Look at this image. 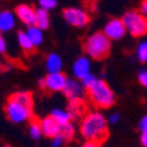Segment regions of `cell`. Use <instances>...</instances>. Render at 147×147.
Returning a JSON list of instances; mask_svg holds the SVG:
<instances>
[{
	"label": "cell",
	"instance_id": "1",
	"mask_svg": "<svg viewBox=\"0 0 147 147\" xmlns=\"http://www.w3.org/2000/svg\"><path fill=\"white\" fill-rule=\"evenodd\" d=\"M80 133L88 142H105L109 135V129L104 114H101L100 112L87 113L80 123Z\"/></svg>",
	"mask_w": 147,
	"mask_h": 147
},
{
	"label": "cell",
	"instance_id": "2",
	"mask_svg": "<svg viewBox=\"0 0 147 147\" xmlns=\"http://www.w3.org/2000/svg\"><path fill=\"white\" fill-rule=\"evenodd\" d=\"M84 50L92 59L96 61L105 59L110 53V40L104 34V32L93 33L84 43Z\"/></svg>",
	"mask_w": 147,
	"mask_h": 147
},
{
	"label": "cell",
	"instance_id": "3",
	"mask_svg": "<svg viewBox=\"0 0 147 147\" xmlns=\"http://www.w3.org/2000/svg\"><path fill=\"white\" fill-rule=\"evenodd\" d=\"M88 96L91 98L92 104L97 108L107 109L114 105L116 102V95L114 92L110 89L104 80H98L88 89Z\"/></svg>",
	"mask_w": 147,
	"mask_h": 147
},
{
	"label": "cell",
	"instance_id": "4",
	"mask_svg": "<svg viewBox=\"0 0 147 147\" xmlns=\"http://www.w3.org/2000/svg\"><path fill=\"white\" fill-rule=\"evenodd\" d=\"M126 30L133 37H143L147 34V17L142 13L130 11L122 17Z\"/></svg>",
	"mask_w": 147,
	"mask_h": 147
},
{
	"label": "cell",
	"instance_id": "5",
	"mask_svg": "<svg viewBox=\"0 0 147 147\" xmlns=\"http://www.w3.org/2000/svg\"><path fill=\"white\" fill-rule=\"evenodd\" d=\"M5 114L9 121L15 123H21L33 117V108L26 107L9 96L5 104Z\"/></svg>",
	"mask_w": 147,
	"mask_h": 147
},
{
	"label": "cell",
	"instance_id": "6",
	"mask_svg": "<svg viewBox=\"0 0 147 147\" xmlns=\"http://www.w3.org/2000/svg\"><path fill=\"white\" fill-rule=\"evenodd\" d=\"M63 18L72 26L83 28L88 25L89 22V15L80 8H66L63 11Z\"/></svg>",
	"mask_w": 147,
	"mask_h": 147
},
{
	"label": "cell",
	"instance_id": "7",
	"mask_svg": "<svg viewBox=\"0 0 147 147\" xmlns=\"http://www.w3.org/2000/svg\"><path fill=\"white\" fill-rule=\"evenodd\" d=\"M126 28L122 20L119 18H112L104 28V34L110 41H118L121 40L126 33Z\"/></svg>",
	"mask_w": 147,
	"mask_h": 147
},
{
	"label": "cell",
	"instance_id": "8",
	"mask_svg": "<svg viewBox=\"0 0 147 147\" xmlns=\"http://www.w3.org/2000/svg\"><path fill=\"white\" fill-rule=\"evenodd\" d=\"M45 80V88L46 91L50 92H58L63 91L67 83V78L63 72H57V74H49L46 78H43Z\"/></svg>",
	"mask_w": 147,
	"mask_h": 147
},
{
	"label": "cell",
	"instance_id": "9",
	"mask_svg": "<svg viewBox=\"0 0 147 147\" xmlns=\"http://www.w3.org/2000/svg\"><path fill=\"white\" fill-rule=\"evenodd\" d=\"M84 89L86 88L83 87L82 83H79L78 80L68 79L63 92H64V95H66V97L70 101H75V100H83V97H84Z\"/></svg>",
	"mask_w": 147,
	"mask_h": 147
},
{
	"label": "cell",
	"instance_id": "10",
	"mask_svg": "<svg viewBox=\"0 0 147 147\" xmlns=\"http://www.w3.org/2000/svg\"><path fill=\"white\" fill-rule=\"evenodd\" d=\"M15 12H16V16L24 24L29 25V26H34L36 25V11L32 7L26 5V4H21V5L16 7Z\"/></svg>",
	"mask_w": 147,
	"mask_h": 147
},
{
	"label": "cell",
	"instance_id": "11",
	"mask_svg": "<svg viewBox=\"0 0 147 147\" xmlns=\"http://www.w3.org/2000/svg\"><path fill=\"white\" fill-rule=\"evenodd\" d=\"M89 70H91V62H89V59L87 58V57H80V58H78L72 66L74 75H75V78H78V79H80V80L91 74Z\"/></svg>",
	"mask_w": 147,
	"mask_h": 147
},
{
	"label": "cell",
	"instance_id": "12",
	"mask_svg": "<svg viewBox=\"0 0 147 147\" xmlns=\"http://www.w3.org/2000/svg\"><path fill=\"white\" fill-rule=\"evenodd\" d=\"M41 129H42L43 135L50 138H54L55 135H58L61 133V126L51 118V116L41 119Z\"/></svg>",
	"mask_w": 147,
	"mask_h": 147
},
{
	"label": "cell",
	"instance_id": "13",
	"mask_svg": "<svg viewBox=\"0 0 147 147\" xmlns=\"http://www.w3.org/2000/svg\"><path fill=\"white\" fill-rule=\"evenodd\" d=\"M62 66H63V62H62V58L58 54L51 53V54L47 55V58H46V70L49 74L61 72Z\"/></svg>",
	"mask_w": 147,
	"mask_h": 147
},
{
	"label": "cell",
	"instance_id": "14",
	"mask_svg": "<svg viewBox=\"0 0 147 147\" xmlns=\"http://www.w3.org/2000/svg\"><path fill=\"white\" fill-rule=\"evenodd\" d=\"M16 20L12 12L9 11H1L0 12V32H9L15 28Z\"/></svg>",
	"mask_w": 147,
	"mask_h": 147
},
{
	"label": "cell",
	"instance_id": "15",
	"mask_svg": "<svg viewBox=\"0 0 147 147\" xmlns=\"http://www.w3.org/2000/svg\"><path fill=\"white\" fill-rule=\"evenodd\" d=\"M49 25H50L49 12L42 8L36 9V25H34V26L40 28L41 30H45V29L49 28Z\"/></svg>",
	"mask_w": 147,
	"mask_h": 147
},
{
	"label": "cell",
	"instance_id": "16",
	"mask_svg": "<svg viewBox=\"0 0 147 147\" xmlns=\"http://www.w3.org/2000/svg\"><path fill=\"white\" fill-rule=\"evenodd\" d=\"M51 118L54 119L59 126H64V125H67V123L71 122V118H72V117H71L68 110L54 109L51 112Z\"/></svg>",
	"mask_w": 147,
	"mask_h": 147
},
{
	"label": "cell",
	"instance_id": "17",
	"mask_svg": "<svg viewBox=\"0 0 147 147\" xmlns=\"http://www.w3.org/2000/svg\"><path fill=\"white\" fill-rule=\"evenodd\" d=\"M87 110V105L84 100H75L70 101V114L71 117H79L80 114H84Z\"/></svg>",
	"mask_w": 147,
	"mask_h": 147
},
{
	"label": "cell",
	"instance_id": "18",
	"mask_svg": "<svg viewBox=\"0 0 147 147\" xmlns=\"http://www.w3.org/2000/svg\"><path fill=\"white\" fill-rule=\"evenodd\" d=\"M26 34H28V37L30 38V41L33 42L34 46H40L41 43L43 42V33H42V30H41L40 28L29 26Z\"/></svg>",
	"mask_w": 147,
	"mask_h": 147
},
{
	"label": "cell",
	"instance_id": "19",
	"mask_svg": "<svg viewBox=\"0 0 147 147\" xmlns=\"http://www.w3.org/2000/svg\"><path fill=\"white\" fill-rule=\"evenodd\" d=\"M17 40H18V43L21 46V49L26 53H33L34 47L36 46L33 45V42L30 41V38L28 37V34L25 32H18L17 34Z\"/></svg>",
	"mask_w": 147,
	"mask_h": 147
},
{
	"label": "cell",
	"instance_id": "20",
	"mask_svg": "<svg viewBox=\"0 0 147 147\" xmlns=\"http://www.w3.org/2000/svg\"><path fill=\"white\" fill-rule=\"evenodd\" d=\"M11 97L26 107L33 108V96L30 92H15L13 95H11Z\"/></svg>",
	"mask_w": 147,
	"mask_h": 147
},
{
	"label": "cell",
	"instance_id": "21",
	"mask_svg": "<svg viewBox=\"0 0 147 147\" xmlns=\"http://www.w3.org/2000/svg\"><path fill=\"white\" fill-rule=\"evenodd\" d=\"M29 135H30V138H33L34 141H38L42 137L43 133H42V129H41V121L32 119L30 125H29Z\"/></svg>",
	"mask_w": 147,
	"mask_h": 147
},
{
	"label": "cell",
	"instance_id": "22",
	"mask_svg": "<svg viewBox=\"0 0 147 147\" xmlns=\"http://www.w3.org/2000/svg\"><path fill=\"white\" fill-rule=\"evenodd\" d=\"M59 134L64 138V141H71L75 135V127H74L72 123H67L64 126H61V133Z\"/></svg>",
	"mask_w": 147,
	"mask_h": 147
},
{
	"label": "cell",
	"instance_id": "23",
	"mask_svg": "<svg viewBox=\"0 0 147 147\" xmlns=\"http://www.w3.org/2000/svg\"><path fill=\"white\" fill-rule=\"evenodd\" d=\"M137 57L139 59V62L146 63L147 62V41L139 43L137 47Z\"/></svg>",
	"mask_w": 147,
	"mask_h": 147
},
{
	"label": "cell",
	"instance_id": "24",
	"mask_svg": "<svg viewBox=\"0 0 147 147\" xmlns=\"http://www.w3.org/2000/svg\"><path fill=\"white\" fill-rule=\"evenodd\" d=\"M96 82H97V79H96V76L93 75V74H89V75H87L86 78H83L82 79V84H83V87H84L87 91H88V89L91 88Z\"/></svg>",
	"mask_w": 147,
	"mask_h": 147
},
{
	"label": "cell",
	"instance_id": "25",
	"mask_svg": "<svg viewBox=\"0 0 147 147\" xmlns=\"http://www.w3.org/2000/svg\"><path fill=\"white\" fill-rule=\"evenodd\" d=\"M40 7L45 11H50L57 7V0H40Z\"/></svg>",
	"mask_w": 147,
	"mask_h": 147
},
{
	"label": "cell",
	"instance_id": "26",
	"mask_svg": "<svg viewBox=\"0 0 147 147\" xmlns=\"http://www.w3.org/2000/svg\"><path fill=\"white\" fill-rule=\"evenodd\" d=\"M138 82L141 83V86L147 88V70H141V72L138 75Z\"/></svg>",
	"mask_w": 147,
	"mask_h": 147
},
{
	"label": "cell",
	"instance_id": "27",
	"mask_svg": "<svg viewBox=\"0 0 147 147\" xmlns=\"http://www.w3.org/2000/svg\"><path fill=\"white\" fill-rule=\"evenodd\" d=\"M63 142H64V138L62 137L61 134L55 135L54 138H51V146H53V147H61Z\"/></svg>",
	"mask_w": 147,
	"mask_h": 147
},
{
	"label": "cell",
	"instance_id": "28",
	"mask_svg": "<svg viewBox=\"0 0 147 147\" xmlns=\"http://www.w3.org/2000/svg\"><path fill=\"white\" fill-rule=\"evenodd\" d=\"M139 130L142 133H147V116H144L143 118L139 121Z\"/></svg>",
	"mask_w": 147,
	"mask_h": 147
},
{
	"label": "cell",
	"instance_id": "29",
	"mask_svg": "<svg viewBox=\"0 0 147 147\" xmlns=\"http://www.w3.org/2000/svg\"><path fill=\"white\" fill-rule=\"evenodd\" d=\"M5 51H7V42H5V40H4L1 32H0V53L3 54V53H5Z\"/></svg>",
	"mask_w": 147,
	"mask_h": 147
},
{
	"label": "cell",
	"instance_id": "30",
	"mask_svg": "<svg viewBox=\"0 0 147 147\" xmlns=\"http://www.w3.org/2000/svg\"><path fill=\"white\" fill-rule=\"evenodd\" d=\"M118 121H119V114L118 113H113L112 116L109 117V122L113 123V125H114V123H117Z\"/></svg>",
	"mask_w": 147,
	"mask_h": 147
},
{
	"label": "cell",
	"instance_id": "31",
	"mask_svg": "<svg viewBox=\"0 0 147 147\" xmlns=\"http://www.w3.org/2000/svg\"><path fill=\"white\" fill-rule=\"evenodd\" d=\"M141 13L147 17V0H143L141 4Z\"/></svg>",
	"mask_w": 147,
	"mask_h": 147
},
{
	"label": "cell",
	"instance_id": "32",
	"mask_svg": "<svg viewBox=\"0 0 147 147\" xmlns=\"http://www.w3.org/2000/svg\"><path fill=\"white\" fill-rule=\"evenodd\" d=\"M82 147H101V143H97V142H88V141H87Z\"/></svg>",
	"mask_w": 147,
	"mask_h": 147
},
{
	"label": "cell",
	"instance_id": "33",
	"mask_svg": "<svg viewBox=\"0 0 147 147\" xmlns=\"http://www.w3.org/2000/svg\"><path fill=\"white\" fill-rule=\"evenodd\" d=\"M141 143L143 147H147V133H142L141 135Z\"/></svg>",
	"mask_w": 147,
	"mask_h": 147
},
{
	"label": "cell",
	"instance_id": "34",
	"mask_svg": "<svg viewBox=\"0 0 147 147\" xmlns=\"http://www.w3.org/2000/svg\"><path fill=\"white\" fill-rule=\"evenodd\" d=\"M3 71V66H1V62H0V72Z\"/></svg>",
	"mask_w": 147,
	"mask_h": 147
},
{
	"label": "cell",
	"instance_id": "35",
	"mask_svg": "<svg viewBox=\"0 0 147 147\" xmlns=\"http://www.w3.org/2000/svg\"><path fill=\"white\" fill-rule=\"evenodd\" d=\"M4 147H12V146H11V144H5V146H4Z\"/></svg>",
	"mask_w": 147,
	"mask_h": 147
}]
</instances>
